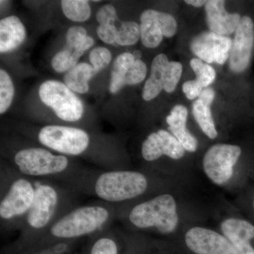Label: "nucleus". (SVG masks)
Wrapping results in <instances>:
<instances>
[{
    "instance_id": "nucleus-1",
    "label": "nucleus",
    "mask_w": 254,
    "mask_h": 254,
    "mask_svg": "<svg viewBox=\"0 0 254 254\" xmlns=\"http://www.w3.org/2000/svg\"><path fill=\"white\" fill-rule=\"evenodd\" d=\"M73 192L50 182H36L34 200L20 228L19 236L10 247L11 253H28L58 219L75 208Z\"/></svg>"
},
{
    "instance_id": "nucleus-2",
    "label": "nucleus",
    "mask_w": 254,
    "mask_h": 254,
    "mask_svg": "<svg viewBox=\"0 0 254 254\" xmlns=\"http://www.w3.org/2000/svg\"><path fill=\"white\" fill-rule=\"evenodd\" d=\"M117 215L116 207L105 202L75 207L58 219L28 253H48L58 246L95 236L106 231Z\"/></svg>"
},
{
    "instance_id": "nucleus-3",
    "label": "nucleus",
    "mask_w": 254,
    "mask_h": 254,
    "mask_svg": "<svg viewBox=\"0 0 254 254\" xmlns=\"http://www.w3.org/2000/svg\"><path fill=\"white\" fill-rule=\"evenodd\" d=\"M14 168L30 178L48 179L58 181L70 190L86 193L92 172L74 166L69 159L56 155L43 147L19 148L11 158Z\"/></svg>"
},
{
    "instance_id": "nucleus-4",
    "label": "nucleus",
    "mask_w": 254,
    "mask_h": 254,
    "mask_svg": "<svg viewBox=\"0 0 254 254\" xmlns=\"http://www.w3.org/2000/svg\"><path fill=\"white\" fill-rule=\"evenodd\" d=\"M148 187V177L140 172L122 170L93 172L86 194L94 195L103 202L115 205L141 196Z\"/></svg>"
},
{
    "instance_id": "nucleus-5",
    "label": "nucleus",
    "mask_w": 254,
    "mask_h": 254,
    "mask_svg": "<svg viewBox=\"0 0 254 254\" xmlns=\"http://www.w3.org/2000/svg\"><path fill=\"white\" fill-rule=\"evenodd\" d=\"M36 182L16 169L1 171V228L20 230L31 207Z\"/></svg>"
},
{
    "instance_id": "nucleus-6",
    "label": "nucleus",
    "mask_w": 254,
    "mask_h": 254,
    "mask_svg": "<svg viewBox=\"0 0 254 254\" xmlns=\"http://www.w3.org/2000/svg\"><path fill=\"white\" fill-rule=\"evenodd\" d=\"M127 220L139 230L156 229L163 235L172 233L179 223L177 203L173 195L165 193L133 205Z\"/></svg>"
},
{
    "instance_id": "nucleus-7",
    "label": "nucleus",
    "mask_w": 254,
    "mask_h": 254,
    "mask_svg": "<svg viewBox=\"0 0 254 254\" xmlns=\"http://www.w3.org/2000/svg\"><path fill=\"white\" fill-rule=\"evenodd\" d=\"M37 139L48 149L71 156L85 154L91 144V136L85 130L60 125L42 127L37 133Z\"/></svg>"
},
{
    "instance_id": "nucleus-8",
    "label": "nucleus",
    "mask_w": 254,
    "mask_h": 254,
    "mask_svg": "<svg viewBox=\"0 0 254 254\" xmlns=\"http://www.w3.org/2000/svg\"><path fill=\"white\" fill-rule=\"evenodd\" d=\"M39 96L63 121L75 123L83 117V103L65 83L55 80L43 82L40 86Z\"/></svg>"
},
{
    "instance_id": "nucleus-9",
    "label": "nucleus",
    "mask_w": 254,
    "mask_h": 254,
    "mask_svg": "<svg viewBox=\"0 0 254 254\" xmlns=\"http://www.w3.org/2000/svg\"><path fill=\"white\" fill-rule=\"evenodd\" d=\"M242 149L239 145L219 143L210 147L203 157V168L207 177L217 185H222L233 175Z\"/></svg>"
},
{
    "instance_id": "nucleus-10",
    "label": "nucleus",
    "mask_w": 254,
    "mask_h": 254,
    "mask_svg": "<svg viewBox=\"0 0 254 254\" xmlns=\"http://www.w3.org/2000/svg\"><path fill=\"white\" fill-rule=\"evenodd\" d=\"M254 44V23L248 16L241 18L235 31L230 53V67L232 71L243 72L250 65Z\"/></svg>"
},
{
    "instance_id": "nucleus-11",
    "label": "nucleus",
    "mask_w": 254,
    "mask_h": 254,
    "mask_svg": "<svg viewBox=\"0 0 254 254\" xmlns=\"http://www.w3.org/2000/svg\"><path fill=\"white\" fill-rule=\"evenodd\" d=\"M185 242L195 254H238L224 235L204 227H195L189 230Z\"/></svg>"
},
{
    "instance_id": "nucleus-12",
    "label": "nucleus",
    "mask_w": 254,
    "mask_h": 254,
    "mask_svg": "<svg viewBox=\"0 0 254 254\" xmlns=\"http://www.w3.org/2000/svg\"><path fill=\"white\" fill-rule=\"evenodd\" d=\"M232 41L230 37L220 36L213 32H203L190 43V50L198 59L206 63L223 64L230 57Z\"/></svg>"
},
{
    "instance_id": "nucleus-13",
    "label": "nucleus",
    "mask_w": 254,
    "mask_h": 254,
    "mask_svg": "<svg viewBox=\"0 0 254 254\" xmlns=\"http://www.w3.org/2000/svg\"><path fill=\"white\" fill-rule=\"evenodd\" d=\"M185 153V148L177 138L163 129L150 133L142 143V157L148 162L155 161L163 155L180 160Z\"/></svg>"
},
{
    "instance_id": "nucleus-14",
    "label": "nucleus",
    "mask_w": 254,
    "mask_h": 254,
    "mask_svg": "<svg viewBox=\"0 0 254 254\" xmlns=\"http://www.w3.org/2000/svg\"><path fill=\"white\" fill-rule=\"evenodd\" d=\"M225 1L210 0L205 5L206 22L213 33L227 36L236 31L241 20L237 13L227 12Z\"/></svg>"
},
{
    "instance_id": "nucleus-15",
    "label": "nucleus",
    "mask_w": 254,
    "mask_h": 254,
    "mask_svg": "<svg viewBox=\"0 0 254 254\" xmlns=\"http://www.w3.org/2000/svg\"><path fill=\"white\" fill-rule=\"evenodd\" d=\"M224 236L232 244L238 254H254L251 240L254 239V226L250 222L237 218H228L221 224Z\"/></svg>"
},
{
    "instance_id": "nucleus-16",
    "label": "nucleus",
    "mask_w": 254,
    "mask_h": 254,
    "mask_svg": "<svg viewBox=\"0 0 254 254\" xmlns=\"http://www.w3.org/2000/svg\"><path fill=\"white\" fill-rule=\"evenodd\" d=\"M187 116L188 110L186 107L177 105L174 107L170 115L167 117L166 121L169 125V130L181 143L185 150L193 153L197 149L198 142L196 138L187 130Z\"/></svg>"
},
{
    "instance_id": "nucleus-17",
    "label": "nucleus",
    "mask_w": 254,
    "mask_h": 254,
    "mask_svg": "<svg viewBox=\"0 0 254 254\" xmlns=\"http://www.w3.org/2000/svg\"><path fill=\"white\" fill-rule=\"evenodd\" d=\"M215 91L211 88H205L193 104V115L203 133L210 139L218 136L212 117L210 105L213 103Z\"/></svg>"
},
{
    "instance_id": "nucleus-18",
    "label": "nucleus",
    "mask_w": 254,
    "mask_h": 254,
    "mask_svg": "<svg viewBox=\"0 0 254 254\" xmlns=\"http://www.w3.org/2000/svg\"><path fill=\"white\" fill-rule=\"evenodd\" d=\"M26 28L16 16H10L0 21V52L9 53L16 50L26 39Z\"/></svg>"
},
{
    "instance_id": "nucleus-19",
    "label": "nucleus",
    "mask_w": 254,
    "mask_h": 254,
    "mask_svg": "<svg viewBox=\"0 0 254 254\" xmlns=\"http://www.w3.org/2000/svg\"><path fill=\"white\" fill-rule=\"evenodd\" d=\"M156 10H145L140 17L142 44L148 48H157L163 41L161 25Z\"/></svg>"
},
{
    "instance_id": "nucleus-20",
    "label": "nucleus",
    "mask_w": 254,
    "mask_h": 254,
    "mask_svg": "<svg viewBox=\"0 0 254 254\" xmlns=\"http://www.w3.org/2000/svg\"><path fill=\"white\" fill-rule=\"evenodd\" d=\"M168 63V57L165 54L157 55L153 59L149 78L145 82L142 93L145 101L154 99L163 89L164 71Z\"/></svg>"
},
{
    "instance_id": "nucleus-21",
    "label": "nucleus",
    "mask_w": 254,
    "mask_h": 254,
    "mask_svg": "<svg viewBox=\"0 0 254 254\" xmlns=\"http://www.w3.org/2000/svg\"><path fill=\"white\" fill-rule=\"evenodd\" d=\"M96 73L91 65L79 63L66 72L64 80L71 91L84 94L89 90L88 81Z\"/></svg>"
},
{
    "instance_id": "nucleus-22",
    "label": "nucleus",
    "mask_w": 254,
    "mask_h": 254,
    "mask_svg": "<svg viewBox=\"0 0 254 254\" xmlns=\"http://www.w3.org/2000/svg\"><path fill=\"white\" fill-rule=\"evenodd\" d=\"M81 254H120V246L111 232L106 230L93 236Z\"/></svg>"
},
{
    "instance_id": "nucleus-23",
    "label": "nucleus",
    "mask_w": 254,
    "mask_h": 254,
    "mask_svg": "<svg viewBox=\"0 0 254 254\" xmlns=\"http://www.w3.org/2000/svg\"><path fill=\"white\" fill-rule=\"evenodd\" d=\"M135 60L131 53H125L119 55L114 62L110 83V91L113 94L118 93L125 86V79L127 73Z\"/></svg>"
},
{
    "instance_id": "nucleus-24",
    "label": "nucleus",
    "mask_w": 254,
    "mask_h": 254,
    "mask_svg": "<svg viewBox=\"0 0 254 254\" xmlns=\"http://www.w3.org/2000/svg\"><path fill=\"white\" fill-rule=\"evenodd\" d=\"M61 6L65 16L74 22H84L91 16V6L88 1L63 0Z\"/></svg>"
},
{
    "instance_id": "nucleus-25",
    "label": "nucleus",
    "mask_w": 254,
    "mask_h": 254,
    "mask_svg": "<svg viewBox=\"0 0 254 254\" xmlns=\"http://www.w3.org/2000/svg\"><path fill=\"white\" fill-rule=\"evenodd\" d=\"M83 55V53L80 50L65 46L63 50L57 53L53 58L52 66L57 72H67L78 64V60Z\"/></svg>"
},
{
    "instance_id": "nucleus-26",
    "label": "nucleus",
    "mask_w": 254,
    "mask_h": 254,
    "mask_svg": "<svg viewBox=\"0 0 254 254\" xmlns=\"http://www.w3.org/2000/svg\"><path fill=\"white\" fill-rule=\"evenodd\" d=\"M94 44V40L87 36V31L82 26H72L66 34V46L74 48L83 53Z\"/></svg>"
},
{
    "instance_id": "nucleus-27",
    "label": "nucleus",
    "mask_w": 254,
    "mask_h": 254,
    "mask_svg": "<svg viewBox=\"0 0 254 254\" xmlns=\"http://www.w3.org/2000/svg\"><path fill=\"white\" fill-rule=\"evenodd\" d=\"M140 38V25L134 21H124L118 29L117 44L122 46H133Z\"/></svg>"
},
{
    "instance_id": "nucleus-28",
    "label": "nucleus",
    "mask_w": 254,
    "mask_h": 254,
    "mask_svg": "<svg viewBox=\"0 0 254 254\" xmlns=\"http://www.w3.org/2000/svg\"><path fill=\"white\" fill-rule=\"evenodd\" d=\"M14 95L12 80L4 70H0V113H4L9 108Z\"/></svg>"
},
{
    "instance_id": "nucleus-29",
    "label": "nucleus",
    "mask_w": 254,
    "mask_h": 254,
    "mask_svg": "<svg viewBox=\"0 0 254 254\" xmlns=\"http://www.w3.org/2000/svg\"><path fill=\"white\" fill-rule=\"evenodd\" d=\"M190 67L196 76V80L203 88H207L215 80L216 73L210 65L203 63L198 58H193L190 62Z\"/></svg>"
},
{
    "instance_id": "nucleus-30",
    "label": "nucleus",
    "mask_w": 254,
    "mask_h": 254,
    "mask_svg": "<svg viewBox=\"0 0 254 254\" xmlns=\"http://www.w3.org/2000/svg\"><path fill=\"white\" fill-rule=\"evenodd\" d=\"M182 73V65L178 62H169L163 76V90L168 93H173L180 81Z\"/></svg>"
},
{
    "instance_id": "nucleus-31",
    "label": "nucleus",
    "mask_w": 254,
    "mask_h": 254,
    "mask_svg": "<svg viewBox=\"0 0 254 254\" xmlns=\"http://www.w3.org/2000/svg\"><path fill=\"white\" fill-rule=\"evenodd\" d=\"M89 60L95 72L98 73L109 65L112 60V54L106 48L97 47L90 53Z\"/></svg>"
},
{
    "instance_id": "nucleus-32",
    "label": "nucleus",
    "mask_w": 254,
    "mask_h": 254,
    "mask_svg": "<svg viewBox=\"0 0 254 254\" xmlns=\"http://www.w3.org/2000/svg\"><path fill=\"white\" fill-rule=\"evenodd\" d=\"M147 74L146 64L141 60H135L125 79V86L136 85L145 79Z\"/></svg>"
},
{
    "instance_id": "nucleus-33",
    "label": "nucleus",
    "mask_w": 254,
    "mask_h": 254,
    "mask_svg": "<svg viewBox=\"0 0 254 254\" xmlns=\"http://www.w3.org/2000/svg\"><path fill=\"white\" fill-rule=\"evenodd\" d=\"M157 15H158L159 22L161 25L163 36L167 38L173 37L176 33L177 28V23L175 18L171 14L160 12V11H158Z\"/></svg>"
},
{
    "instance_id": "nucleus-34",
    "label": "nucleus",
    "mask_w": 254,
    "mask_h": 254,
    "mask_svg": "<svg viewBox=\"0 0 254 254\" xmlns=\"http://www.w3.org/2000/svg\"><path fill=\"white\" fill-rule=\"evenodd\" d=\"M96 19L100 25H114L118 20L115 6L110 4L102 6L97 12Z\"/></svg>"
},
{
    "instance_id": "nucleus-35",
    "label": "nucleus",
    "mask_w": 254,
    "mask_h": 254,
    "mask_svg": "<svg viewBox=\"0 0 254 254\" xmlns=\"http://www.w3.org/2000/svg\"><path fill=\"white\" fill-rule=\"evenodd\" d=\"M118 29L115 25H99L97 28V34L100 39L107 44L117 43Z\"/></svg>"
},
{
    "instance_id": "nucleus-36",
    "label": "nucleus",
    "mask_w": 254,
    "mask_h": 254,
    "mask_svg": "<svg viewBox=\"0 0 254 254\" xmlns=\"http://www.w3.org/2000/svg\"><path fill=\"white\" fill-rule=\"evenodd\" d=\"M182 90L189 100H193L200 96L203 91V87L196 79L185 82L182 86Z\"/></svg>"
},
{
    "instance_id": "nucleus-37",
    "label": "nucleus",
    "mask_w": 254,
    "mask_h": 254,
    "mask_svg": "<svg viewBox=\"0 0 254 254\" xmlns=\"http://www.w3.org/2000/svg\"><path fill=\"white\" fill-rule=\"evenodd\" d=\"M185 3L192 5V6H195V7H200V6L206 4L207 1H203V0H186Z\"/></svg>"
},
{
    "instance_id": "nucleus-38",
    "label": "nucleus",
    "mask_w": 254,
    "mask_h": 254,
    "mask_svg": "<svg viewBox=\"0 0 254 254\" xmlns=\"http://www.w3.org/2000/svg\"><path fill=\"white\" fill-rule=\"evenodd\" d=\"M132 55H133V58H135V60H141L142 54L141 52L139 51V50H135V51L133 52Z\"/></svg>"
},
{
    "instance_id": "nucleus-39",
    "label": "nucleus",
    "mask_w": 254,
    "mask_h": 254,
    "mask_svg": "<svg viewBox=\"0 0 254 254\" xmlns=\"http://www.w3.org/2000/svg\"><path fill=\"white\" fill-rule=\"evenodd\" d=\"M34 254L23 253V254Z\"/></svg>"
},
{
    "instance_id": "nucleus-40",
    "label": "nucleus",
    "mask_w": 254,
    "mask_h": 254,
    "mask_svg": "<svg viewBox=\"0 0 254 254\" xmlns=\"http://www.w3.org/2000/svg\"></svg>"
}]
</instances>
